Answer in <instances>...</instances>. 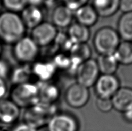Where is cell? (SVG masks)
I'll return each mask as SVG.
<instances>
[{"mask_svg": "<svg viewBox=\"0 0 132 131\" xmlns=\"http://www.w3.org/2000/svg\"><path fill=\"white\" fill-rule=\"evenodd\" d=\"M26 28L17 13L6 11L0 13V41L13 44L25 36Z\"/></svg>", "mask_w": 132, "mask_h": 131, "instance_id": "6da1fadb", "label": "cell"}, {"mask_svg": "<svg viewBox=\"0 0 132 131\" xmlns=\"http://www.w3.org/2000/svg\"><path fill=\"white\" fill-rule=\"evenodd\" d=\"M11 99L20 107L28 109L39 102V83L34 81L13 85Z\"/></svg>", "mask_w": 132, "mask_h": 131, "instance_id": "7a4b0ae2", "label": "cell"}, {"mask_svg": "<svg viewBox=\"0 0 132 131\" xmlns=\"http://www.w3.org/2000/svg\"><path fill=\"white\" fill-rule=\"evenodd\" d=\"M120 39L117 30L110 27H103L95 33L93 46L100 55L113 54L121 43Z\"/></svg>", "mask_w": 132, "mask_h": 131, "instance_id": "3957f363", "label": "cell"}, {"mask_svg": "<svg viewBox=\"0 0 132 131\" xmlns=\"http://www.w3.org/2000/svg\"><path fill=\"white\" fill-rule=\"evenodd\" d=\"M39 48L30 36H25L13 44L14 57L22 64L34 62L39 54Z\"/></svg>", "mask_w": 132, "mask_h": 131, "instance_id": "277c9868", "label": "cell"}, {"mask_svg": "<svg viewBox=\"0 0 132 131\" xmlns=\"http://www.w3.org/2000/svg\"><path fill=\"white\" fill-rule=\"evenodd\" d=\"M55 109V105L39 102L27 109L24 114V121L38 128L45 125L44 123H48L49 120L56 114Z\"/></svg>", "mask_w": 132, "mask_h": 131, "instance_id": "5b68a950", "label": "cell"}, {"mask_svg": "<svg viewBox=\"0 0 132 131\" xmlns=\"http://www.w3.org/2000/svg\"><path fill=\"white\" fill-rule=\"evenodd\" d=\"M75 74L77 83L88 88L94 86L100 76L96 60L90 58L82 62L78 67Z\"/></svg>", "mask_w": 132, "mask_h": 131, "instance_id": "8992f818", "label": "cell"}, {"mask_svg": "<svg viewBox=\"0 0 132 131\" xmlns=\"http://www.w3.org/2000/svg\"><path fill=\"white\" fill-rule=\"evenodd\" d=\"M57 28L52 23L43 22L31 30V37L38 46L45 47L52 43L57 37Z\"/></svg>", "mask_w": 132, "mask_h": 131, "instance_id": "52a82bcc", "label": "cell"}, {"mask_svg": "<svg viewBox=\"0 0 132 131\" xmlns=\"http://www.w3.org/2000/svg\"><path fill=\"white\" fill-rule=\"evenodd\" d=\"M65 102L73 108H81L87 104L90 98L88 88L78 83L70 86L65 91Z\"/></svg>", "mask_w": 132, "mask_h": 131, "instance_id": "ba28073f", "label": "cell"}, {"mask_svg": "<svg viewBox=\"0 0 132 131\" xmlns=\"http://www.w3.org/2000/svg\"><path fill=\"white\" fill-rule=\"evenodd\" d=\"M94 86L98 98L111 99L120 88V81L114 74H101Z\"/></svg>", "mask_w": 132, "mask_h": 131, "instance_id": "9c48e42d", "label": "cell"}, {"mask_svg": "<svg viewBox=\"0 0 132 131\" xmlns=\"http://www.w3.org/2000/svg\"><path fill=\"white\" fill-rule=\"evenodd\" d=\"M50 131H78V123L72 115L59 113L55 114L47 124Z\"/></svg>", "mask_w": 132, "mask_h": 131, "instance_id": "30bf717a", "label": "cell"}, {"mask_svg": "<svg viewBox=\"0 0 132 131\" xmlns=\"http://www.w3.org/2000/svg\"><path fill=\"white\" fill-rule=\"evenodd\" d=\"M57 69L52 61H35L31 67L33 76L38 79L40 83L51 81Z\"/></svg>", "mask_w": 132, "mask_h": 131, "instance_id": "8fae6325", "label": "cell"}, {"mask_svg": "<svg viewBox=\"0 0 132 131\" xmlns=\"http://www.w3.org/2000/svg\"><path fill=\"white\" fill-rule=\"evenodd\" d=\"M20 108L11 99L0 100V123L11 125L19 118Z\"/></svg>", "mask_w": 132, "mask_h": 131, "instance_id": "7c38bea8", "label": "cell"}, {"mask_svg": "<svg viewBox=\"0 0 132 131\" xmlns=\"http://www.w3.org/2000/svg\"><path fill=\"white\" fill-rule=\"evenodd\" d=\"M20 17L27 29L32 30L44 22L41 6L27 5L21 12Z\"/></svg>", "mask_w": 132, "mask_h": 131, "instance_id": "4fadbf2b", "label": "cell"}, {"mask_svg": "<svg viewBox=\"0 0 132 131\" xmlns=\"http://www.w3.org/2000/svg\"><path fill=\"white\" fill-rule=\"evenodd\" d=\"M113 108L124 113L132 109V88L120 87L111 98Z\"/></svg>", "mask_w": 132, "mask_h": 131, "instance_id": "5bb4252c", "label": "cell"}, {"mask_svg": "<svg viewBox=\"0 0 132 131\" xmlns=\"http://www.w3.org/2000/svg\"><path fill=\"white\" fill-rule=\"evenodd\" d=\"M73 17V11L64 5H61L55 7L52 12L51 23L57 28L69 27L72 24Z\"/></svg>", "mask_w": 132, "mask_h": 131, "instance_id": "9a60e30c", "label": "cell"}, {"mask_svg": "<svg viewBox=\"0 0 132 131\" xmlns=\"http://www.w3.org/2000/svg\"><path fill=\"white\" fill-rule=\"evenodd\" d=\"M69 52L71 60V69H75V72L82 62L91 58V49L86 43L74 44Z\"/></svg>", "mask_w": 132, "mask_h": 131, "instance_id": "2e32d148", "label": "cell"}, {"mask_svg": "<svg viewBox=\"0 0 132 131\" xmlns=\"http://www.w3.org/2000/svg\"><path fill=\"white\" fill-rule=\"evenodd\" d=\"M39 102L55 105L60 95L59 87L52 81L39 83Z\"/></svg>", "mask_w": 132, "mask_h": 131, "instance_id": "e0dca14e", "label": "cell"}, {"mask_svg": "<svg viewBox=\"0 0 132 131\" xmlns=\"http://www.w3.org/2000/svg\"><path fill=\"white\" fill-rule=\"evenodd\" d=\"M74 16L78 23L88 28L95 25L98 17L92 5L87 4L75 11Z\"/></svg>", "mask_w": 132, "mask_h": 131, "instance_id": "ac0fdd59", "label": "cell"}, {"mask_svg": "<svg viewBox=\"0 0 132 131\" xmlns=\"http://www.w3.org/2000/svg\"><path fill=\"white\" fill-rule=\"evenodd\" d=\"M120 0H93L92 6L98 16L108 17L119 9Z\"/></svg>", "mask_w": 132, "mask_h": 131, "instance_id": "d6986e66", "label": "cell"}, {"mask_svg": "<svg viewBox=\"0 0 132 131\" xmlns=\"http://www.w3.org/2000/svg\"><path fill=\"white\" fill-rule=\"evenodd\" d=\"M67 35L73 44L85 43L90 38V32L88 27L77 22L70 25Z\"/></svg>", "mask_w": 132, "mask_h": 131, "instance_id": "ffe728a7", "label": "cell"}, {"mask_svg": "<svg viewBox=\"0 0 132 131\" xmlns=\"http://www.w3.org/2000/svg\"><path fill=\"white\" fill-rule=\"evenodd\" d=\"M11 81L13 85L30 82L33 78L31 67L29 64H22L12 69L10 74Z\"/></svg>", "mask_w": 132, "mask_h": 131, "instance_id": "44dd1931", "label": "cell"}, {"mask_svg": "<svg viewBox=\"0 0 132 131\" xmlns=\"http://www.w3.org/2000/svg\"><path fill=\"white\" fill-rule=\"evenodd\" d=\"M117 32L124 41L132 42V12L123 13L118 22Z\"/></svg>", "mask_w": 132, "mask_h": 131, "instance_id": "7402d4cb", "label": "cell"}, {"mask_svg": "<svg viewBox=\"0 0 132 131\" xmlns=\"http://www.w3.org/2000/svg\"><path fill=\"white\" fill-rule=\"evenodd\" d=\"M96 61L100 73L102 74H114L119 64L114 54L100 55Z\"/></svg>", "mask_w": 132, "mask_h": 131, "instance_id": "603a6c76", "label": "cell"}, {"mask_svg": "<svg viewBox=\"0 0 132 131\" xmlns=\"http://www.w3.org/2000/svg\"><path fill=\"white\" fill-rule=\"evenodd\" d=\"M114 55L119 64L125 65L132 64V42L123 41L121 42Z\"/></svg>", "mask_w": 132, "mask_h": 131, "instance_id": "cb8c5ba5", "label": "cell"}, {"mask_svg": "<svg viewBox=\"0 0 132 131\" xmlns=\"http://www.w3.org/2000/svg\"><path fill=\"white\" fill-rule=\"evenodd\" d=\"M2 6L7 11L18 13L22 12L27 6L26 0H1Z\"/></svg>", "mask_w": 132, "mask_h": 131, "instance_id": "d4e9b609", "label": "cell"}, {"mask_svg": "<svg viewBox=\"0 0 132 131\" xmlns=\"http://www.w3.org/2000/svg\"><path fill=\"white\" fill-rule=\"evenodd\" d=\"M56 67L61 69H69L71 66V60L70 55H66L64 53H59L52 60Z\"/></svg>", "mask_w": 132, "mask_h": 131, "instance_id": "484cf974", "label": "cell"}, {"mask_svg": "<svg viewBox=\"0 0 132 131\" xmlns=\"http://www.w3.org/2000/svg\"><path fill=\"white\" fill-rule=\"evenodd\" d=\"M96 106L100 111L107 113L111 110L113 108L112 100L109 98H98L96 101Z\"/></svg>", "mask_w": 132, "mask_h": 131, "instance_id": "4316f807", "label": "cell"}, {"mask_svg": "<svg viewBox=\"0 0 132 131\" xmlns=\"http://www.w3.org/2000/svg\"><path fill=\"white\" fill-rule=\"evenodd\" d=\"M64 5L73 12L87 4L88 0H63Z\"/></svg>", "mask_w": 132, "mask_h": 131, "instance_id": "83f0119b", "label": "cell"}, {"mask_svg": "<svg viewBox=\"0 0 132 131\" xmlns=\"http://www.w3.org/2000/svg\"><path fill=\"white\" fill-rule=\"evenodd\" d=\"M12 69L8 62L0 59V78L6 80V78L10 76Z\"/></svg>", "mask_w": 132, "mask_h": 131, "instance_id": "f1b7e54d", "label": "cell"}, {"mask_svg": "<svg viewBox=\"0 0 132 131\" xmlns=\"http://www.w3.org/2000/svg\"><path fill=\"white\" fill-rule=\"evenodd\" d=\"M37 128L26 121L14 126L11 131H37Z\"/></svg>", "mask_w": 132, "mask_h": 131, "instance_id": "f546056e", "label": "cell"}, {"mask_svg": "<svg viewBox=\"0 0 132 131\" xmlns=\"http://www.w3.org/2000/svg\"><path fill=\"white\" fill-rule=\"evenodd\" d=\"M119 9L123 13L132 12V0H120Z\"/></svg>", "mask_w": 132, "mask_h": 131, "instance_id": "4dcf8cb0", "label": "cell"}, {"mask_svg": "<svg viewBox=\"0 0 132 131\" xmlns=\"http://www.w3.org/2000/svg\"><path fill=\"white\" fill-rule=\"evenodd\" d=\"M8 86L6 79L0 78V100L5 98L6 95L8 93Z\"/></svg>", "mask_w": 132, "mask_h": 131, "instance_id": "1f68e13d", "label": "cell"}, {"mask_svg": "<svg viewBox=\"0 0 132 131\" xmlns=\"http://www.w3.org/2000/svg\"><path fill=\"white\" fill-rule=\"evenodd\" d=\"M123 114L125 120L129 123H132V109L124 112Z\"/></svg>", "mask_w": 132, "mask_h": 131, "instance_id": "d6a6232c", "label": "cell"}, {"mask_svg": "<svg viewBox=\"0 0 132 131\" xmlns=\"http://www.w3.org/2000/svg\"><path fill=\"white\" fill-rule=\"evenodd\" d=\"M27 5H33L40 6L45 1V0H26Z\"/></svg>", "mask_w": 132, "mask_h": 131, "instance_id": "836d02e7", "label": "cell"}, {"mask_svg": "<svg viewBox=\"0 0 132 131\" xmlns=\"http://www.w3.org/2000/svg\"><path fill=\"white\" fill-rule=\"evenodd\" d=\"M37 131H50L47 125L42 126V127L37 128Z\"/></svg>", "mask_w": 132, "mask_h": 131, "instance_id": "e575fe53", "label": "cell"}, {"mask_svg": "<svg viewBox=\"0 0 132 131\" xmlns=\"http://www.w3.org/2000/svg\"><path fill=\"white\" fill-rule=\"evenodd\" d=\"M2 51V42L0 41V55H1Z\"/></svg>", "mask_w": 132, "mask_h": 131, "instance_id": "d590c367", "label": "cell"}, {"mask_svg": "<svg viewBox=\"0 0 132 131\" xmlns=\"http://www.w3.org/2000/svg\"><path fill=\"white\" fill-rule=\"evenodd\" d=\"M55 1H56V0H45V1H48V2H53Z\"/></svg>", "mask_w": 132, "mask_h": 131, "instance_id": "8d00e7d4", "label": "cell"}, {"mask_svg": "<svg viewBox=\"0 0 132 131\" xmlns=\"http://www.w3.org/2000/svg\"><path fill=\"white\" fill-rule=\"evenodd\" d=\"M2 1H1V0H0V9H1V7H2Z\"/></svg>", "mask_w": 132, "mask_h": 131, "instance_id": "74e56055", "label": "cell"}, {"mask_svg": "<svg viewBox=\"0 0 132 131\" xmlns=\"http://www.w3.org/2000/svg\"><path fill=\"white\" fill-rule=\"evenodd\" d=\"M0 124H1V123H0Z\"/></svg>", "mask_w": 132, "mask_h": 131, "instance_id": "f35d334b", "label": "cell"}]
</instances>
